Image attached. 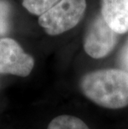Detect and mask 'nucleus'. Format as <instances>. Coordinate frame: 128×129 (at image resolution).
I'll return each instance as SVG.
<instances>
[{
  "mask_svg": "<svg viewBox=\"0 0 128 129\" xmlns=\"http://www.w3.org/2000/svg\"><path fill=\"white\" fill-rule=\"evenodd\" d=\"M83 95L108 109L128 106V73L123 69H101L85 74L80 81Z\"/></svg>",
  "mask_w": 128,
  "mask_h": 129,
  "instance_id": "f257e3e1",
  "label": "nucleus"
},
{
  "mask_svg": "<svg viewBox=\"0 0 128 129\" xmlns=\"http://www.w3.org/2000/svg\"><path fill=\"white\" fill-rule=\"evenodd\" d=\"M86 0H61L38 18V23L50 36H57L75 28L82 19Z\"/></svg>",
  "mask_w": 128,
  "mask_h": 129,
  "instance_id": "f03ea898",
  "label": "nucleus"
},
{
  "mask_svg": "<svg viewBox=\"0 0 128 129\" xmlns=\"http://www.w3.org/2000/svg\"><path fill=\"white\" fill-rule=\"evenodd\" d=\"M118 34L107 25L102 15L95 18L89 24L83 40L86 53L92 58L107 57L117 43Z\"/></svg>",
  "mask_w": 128,
  "mask_h": 129,
  "instance_id": "7ed1b4c3",
  "label": "nucleus"
},
{
  "mask_svg": "<svg viewBox=\"0 0 128 129\" xmlns=\"http://www.w3.org/2000/svg\"><path fill=\"white\" fill-rule=\"evenodd\" d=\"M34 65V58L23 51L17 41L0 38V73L25 78L32 73Z\"/></svg>",
  "mask_w": 128,
  "mask_h": 129,
  "instance_id": "20e7f679",
  "label": "nucleus"
},
{
  "mask_svg": "<svg viewBox=\"0 0 128 129\" xmlns=\"http://www.w3.org/2000/svg\"><path fill=\"white\" fill-rule=\"evenodd\" d=\"M101 13L107 25L117 34L128 32V0H102Z\"/></svg>",
  "mask_w": 128,
  "mask_h": 129,
  "instance_id": "39448f33",
  "label": "nucleus"
},
{
  "mask_svg": "<svg viewBox=\"0 0 128 129\" xmlns=\"http://www.w3.org/2000/svg\"><path fill=\"white\" fill-rule=\"evenodd\" d=\"M47 129H90L78 117L72 115H60L51 121Z\"/></svg>",
  "mask_w": 128,
  "mask_h": 129,
  "instance_id": "423d86ee",
  "label": "nucleus"
},
{
  "mask_svg": "<svg viewBox=\"0 0 128 129\" xmlns=\"http://www.w3.org/2000/svg\"><path fill=\"white\" fill-rule=\"evenodd\" d=\"M60 1L61 0H23V6L30 13L40 17Z\"/></svg>",
  "mask_w": 128,
  "mask_h": 129,
  "instance_id": "0eeeda50",
  "label": "nucleus"
},
{
  "mask_svg": "<svg viewBox=\"0 0 128 129\" xmlns=\"http://www.w3.org/2000/svg\"><path fill=\"white\" fill-rule=\"evenodd\" d=\"M10 24L11 6L6 0H0V36L9 32Z\"/></svg>",
  "mask_w": 128,
  "mask_h": 129,
  "instance_id": "6e6552de",
  "label": "nucleus"
},
{
  "mask_svg": "<svg viewBox=\"0 0 128 129\" xmlns=\"http://www.w3.org/2000/svg\"><path fill=\"white\" fill-rule=\"evenodd\" d=\"M120 64L123 68V70L128 73V41L120 54Z\"/></svg>",
  "mask_w": 128,
  "mask_h": 129,
  "instance_id": "1a4fd4ad",
  "label": "nucleus"
}]
</instances>
